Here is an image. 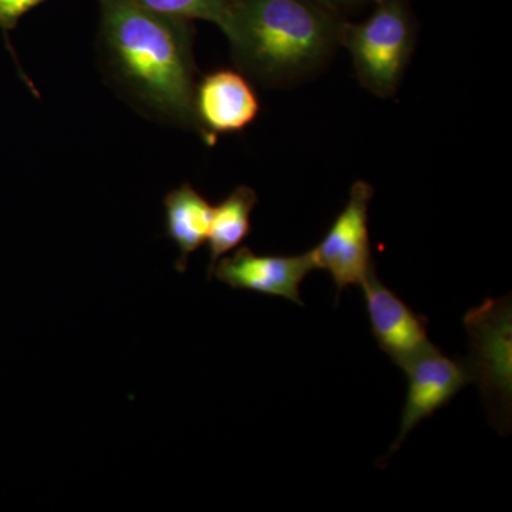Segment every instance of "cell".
I'll use <instances>...</instances> for the list:
<instances>
[{"label":"cell","instance_id":"30bf717a","mask_svg":"<svg viewBox=\"0 0 512 512\" xmlns=\"http://www.w3.org/2000/svg\"><path fill=\"white\" fill-rule=\"evenodd\" d=\"M164 207L167 235L180 249L175 266L184 272L192 252L201 248L210 237L214 207L190 184L168 192Z\"/></svg>","mask_w":512,"mask_h":512},{"label":"cell","instance_id":"8fae6325","mask_svg":"<svg viewBox=\"0 0 512 512\" xmlns=\"http://www.w3.org/2000/svg\"><path fill=\"white\" fill-rule=\"evenodd\" d=\"M258 195L247 187L235 188L231 194L212 211L210 229V266L208 278H212L215 265L222 256L234 251L248 237L251 229V212L254 211Z\"/></svg>","mask_w":512,"mask_h":512},{"label":"cell","instance_id":"3957f363","mask_svg":"<svg viewBox=\"0 0 512 512\" xmlns=\"http://www.w3.org/2000/svg\"><path fill=\"white\" fill-rule=\"evenodd\" d=\"M416 19L409 0H377L360 23L346 20L340 46L352 56L357 79L379 97H392L402 83L416 45Z\"/></svg>","mask_w":512,"mask_h":512},{"label":"cell","instance_id":"277c9868","mask_svg":"<svg viewBox=\"0 0 512 512\" xmlns=\"http://www.w3.org/2000/svg\"><path fill=\"white\" fill-rule=\"evenodd\" d=\"M471 356L466 363L471 383L480 384L494 426L510 427L512 396L511 299H487L464 318Z\"/></svg>","mask_w":512,"mask_h":512},{"label":"cell","instance_id":"5b68a950","mask_svg":"<svg viewBox=\"0 0 512 512\" xmlns=\"http://www.w3.org/2000/svg\"><path fill=\"white\" fill-rule=\"evenodd\" d=\"M372 198V185L356 181L350 190L348 204L333 221L325 238L311 249L315 269L329 272L339 295L348 286H362L375 268L369 237Z\"/></svg>","mask_w":512,"mask_h":512},{"label":"cell","instance_id":"52a82bcc","mask_svg":"<svg viewBox=\"0 0 512 512\" xmlns=\"http://www.w3.org/2000/svg\"><path fill=\"white\" fill-rule=\"evenodd\" d=\"M259 109L254 87L237 70H215L195 84L197 131L208 146H214L221 134L245 130L254 123Z\"/></svg>","mask_w":512,"mask_h":512},{"label":"cell","instance_id":"6da1fadb","mask_svg":"<svg viewBox=\"0 0 512 512\" xmlns=\"http://www.w3.org/2000/svg\"><path fill=\"white\" fill-rule=\"evenodd\" d=\"M99 3L104 57L121 89L153 116L197 130L191 20L134 0Z\"/></svg>","mask_w":512,"mask_h":512},{"label":"cell","instance_id":"7a4b0ae2","mask_svg":"<svg viewBox=\"0 0 512 512\" xmlns=\"http://www.w3.org/2000/svg\"><path fill=\"white\" fill-rule=\"evenodd\" d=\"M345 23L319 0H231L221 30L239 69L282 84L322 66L340 46Z\"/></svg>","mask_w":512,"mask_h":512},{"label":"cell","instance_id":"5bb4252c","mask_svg":"<svg viewBox=\"0 0 512 512\" xmlns=\"http://www.w3.org/2000/svg\"><path fill=\"white\" fill-rule=\"evenodd\" d=\"M323 5L328 6L333 12L339 13V15L345 16L348 12H353L363 8V6L369 5V3H375L377 0H319Z\"/></svg>","mask_w":512,"mask_h":512},{"label":"cell","instance_id":"ba28073f","mask_svg":"<svg viewBox=\"0 0 512 512\" xmlns=\"http://www.w3.org/2000/svg\"><path fill=\"white\" fill-rule=\"evenodd\" d=\"M315 269L311 251L302 255H258L247 247L222 256L212 275L234 289L281 296L303 305L299 288Z\"/></svg>","mask_w":512,"mask_h":512},{"label":"cell","instance_id":"9c48e42d","mask_svg":"<svg viewBox=\"0 0 512 512\" xmlns=\"http://www.w3.org/2000/svg\"><path fill=\"white\" fill-rule=\"evenodd\" d=\"M372 333L397 366L402 367L430 345L429 319L409 308L406 302L377 278L373 268L362 284Z\"/></svg>","mask_w":512,"mask_h":512},{"label":"cell","instance_id":"8992f818","mask_svg":"<svg viewBox=\"0 0 512 512\" xmlns=\"http://www.w3.org/2000/svg\"><path fill=\"white\" fill-rule=\"evenodd\" d=\"M400 369L406 373L409 389L400 433L390 454L399 450L414 427L446 406L466 384L471 383L466 360L450 359L433 343L407 360Z\"/></svg>","mask_w":512,"mask_h":512},{"label":"cell","instance_id":"4fadbf2b","mask_svg":"<svg viewBox=\"0 0 512 512\" xmlns=\"http://www.w3.org/2000/svg\"><path fill=\"white\" fill-rule=\"evenodd\" d=\"M45 0H0V28L8 32L16 28L20 18Z\"/></svg>","mask_w":512,"mask_h":512},{"label":"cell","instance_id":"7c38bea8","mask_svg":"<svg viewBox=\"0 0 512 512\" xmlns=\"http://www.w3.org/2000/svg\"><path fill=\"white\" fill-rule=\"evenodd\" d=\"M134 2L164 15L188 20H208L220 29L224 28L229 5H231V0H134Z\"/></svg>","mask_w":512,"mask_h":512}]
</instances>
